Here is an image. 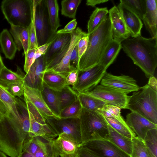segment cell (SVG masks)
Here are the masks:
<instances>
[{
	"instance_id": "36",
	"label": "cell",
	"mask_w": 157,
	"mask_h": 157,
	"mask_svg": "<svg viewBox=\"0 0 157 157\" xmlns=\"http://www.w3.org/2000/svg\"><path fill=\"white\" fill-rule=\"evenodd\" d=\"M82 0H63L61 2L62 15L75 19L77 8Z\"/></svg>"
},
{
	"instance_id": "26",
	"label": "cell",
	"mask_w": 157,
	"mask_h": 157,
	"mask_svg": "<svg viewBox=\"0 0 157 157\" xmlns=\"http://www.w3.org/2000/svg\"><path fill=\"white\" fill-rule=\"evenodd\" d=\"M10 33L13 36L17 50L22 49L25 56L29 50V35L28 28L10 25Z\"/></svg>"
},
{
	"instance_id": "8",
	"label": "cell",
	"mask_w": 157,
	"mask_h": 157,
	"mask_svg": "<svg viewBox=\"0 0 157 157\" xmlns=\"http://www.w3.org/2000/svg\"><path fill=\"white\" fill-rule=\"evenodd\" d=\"M46 122L58 136L61 134L64 133L71 137L78 144L80 145L82 144L79 118H50L46 119Z\"/></svg>"
},
{
	"instance_id": "5",
	"label": "cell",
	"mask_w": 157,
	"mask_h": 157,
	"mask_svg": "<svg viewBox=\"0 0 157 157\" xmlns=\"http://www.w3.org/2000/svg\"><path fill=\"white\" fill-rule=\"evenodd\" d=\"M33 0H4L1 8L10 25L28 28L31 20Z\"/></svg>"
},
{
	"instance_id": "42",
	"label": "cell",
	"mask_w": 157,
	"mask_h": 157,
	"mask_svg": "<svg viewBox=\"0 0 157 157\" xmlns=\"http://www.w3.org/2000/svg\"><path fill=\"white\" fill-rule=\"evenodd\" d=\"M24 82L23 80L10 83L5 87L14 97H21L24 95Z\"/></svg>"
},
{
	"instance_id": "37",
	"label": "cell",
	"mask_w": 157,
	"mask_h": 157,
	"mask_svg": "<svg viewBox=\"0 0 157 157\" xmlns=\"http://www.w3.org/2000/svg\"><path fill=\"white\" fill-rule=\"evenodd\" d=\"M82 109V105L78 98L72 104L61 110L60 118H79Z\"/></svg>"
},
{
	"instance_id": "22",
	"label": "cell",
	"mask_w": 157,
	"mask_h": 157,
	"mask_svg": "<svg viewBox=\"0 0 157 157\" xmlns=\"http://www.w3.org/2000/svg\"><path fill=\"white\" fill-rule=\"evenodd\" d=\"M67 76L52 71H45L43 78V86L56 92L60 91L68 85Z\"/></svg>"
},
{
	"instance_id": "56",
	"label": "cell",
	"mask_w": 157,
	"mask_h": 157,
	"mask_svg": "<svg viewBox=\"0 0 157 157\" xmlns=\"http://www.w3.org/2000/svg\"><path fill=\"white\" fill-rule=\"evenodd\" d=\"M5 66L0 54V72Z\"/></svg>"
},
{
	"instance_id": "30",
	"label": "cell",
	"mask_w": 157,
	"mask_h": 157,
	"mask_svg": "<svg viewBox=\"0 0 157 157\" xmlns=\"http://www.w3.org/2000/svg\"><path fill=\"white\" fill-rule=\"evenodd\" d=\"M78 98L82 108L88 110L99 112L107 104L98 98L83 93H78Z\"/></svg>"
},
{
	"instance_id": "40",
	"label": "cell",
	"mask_w": 157,
	"mask_h": 157,
	"mask_svg": "<svg viewBox=\"0 0 157 157\" xmlns=\"http://www.w3.org/2000/svg\"><path fill=\"white\" fill-rule=\"evenodd\" d=\"M121 109L117 106L106 104L98 112L105 117L113 118L121 122H125L121 115Z\"/></svg>"
},
{
	"instance_id": "52",
	"label": "cell",
	"mask_w": 157,
	"mask_h": 157,
	"mask_svg": "<svg viewBox=\"0 0 157 157\" xmlns=\"http://www.w3.org/2000/svg\"><path fill=\"white\" fill-rule=\"evenodd\" d=\"M108 0H87L86 4L88 6L95 7L96 5L109 1Z\"/></svg>"
},
{
	"instance_id": "20",
	"label": "cell",
	"mask_w": 157,
	"mask_h": 157,
	"mask_svg": "<svg viewBox=\"0 0 157 157\" xmlns=\"http://www.w3.org/2000/svg\"><path fill=\"white\" fill-rule=\"evenodd\" d=\"M0 100L10 114V118L21 124V118L17 106V98L12 95L6 88L0 84Z\"/></svg>"
},
{
	"instance_id": "51",
	"label": "cell",
	"mask_w": 157,
	"mask_h": 157,
	"mask_svg": "<svg viewBox=\"0 0 157 157\" xmlns=\"http://www.w3.org/2000/svg\"><path fill=\"white\" fill-rule=\"evenodd\" d=\"M10 115L7 108L0 100V124L6 118H8Z\"/></svg>"
},
{
	"instance_id": "46",
	"label": "cell",
	"mask_w": 157,
	"mask_h": 157,
	"mask_svg": "<svg viewBox=\"0 0 157 157\" xmlns=\"http://www.w3.org/2000/svg\"><path fill=\"white\" fill-rule=\"evenodd\" d=\"M77 25L76 19H73L69 22L63 29L57 31L56 33L71 34L75 30Z\"/></svg>"
},
{
	"instance_id": "1",
	"label": "cell",
	"mask_w": 157,
	"mask_h": 157,
	"mask_svg": "<svg viewBox=\"0 0 157 157\" xmlns=\"http://www.w3.org/2000/svg\"><path fill=\"white\" fill-rule=\"evenodd\" d=\"M121 48L148 78L154 76L157 66V37L141 36L121 42Z\"/></svg>"
},
{
	"instance_id": "43",
	"label": "cell",
	"mask_w": 157,
	"mask_h": 157,
	"mask_svg": "<svg viewBox=\"0 0 157 157\" xmlns=\"http://www.w3.org/2000/svg\"><path fill=\"white\" fill-rule=\"evenodd\" d=\"M25 101L28 110L32 113L36 120L42 124H46L45 118L34 106L30 102Z\"/></svg>"
},
{
	"instance_id": "14",
	"label": "cell",
	"mask_w": 157,
	"mask_h": 157,
	"mask_svg": "<svg viewBox=\"0 0 157 157\" xmlns=\"http://www.w3.org/2000/svg\"><path fill=\"white\" fill-rule=\"evenodd\" d=\"M109 13L113 39L121 43L130 36V33L117 6L112 7Z\"/></svg>"
},
{
	"instance_id": "15",
	"label": "cell",
	"mask_w": 157,
	"mask_h": 157,
	"mask_svg": "<svg viewBox=\"0 0 157 157\" xmlns=\"http://www.w3.org/2000/svg\"><path fill=\"white\" fill-rule=\"evenodd\" d=\"M53 143L57 157H77L80 145L69 136L61 134Z\"/></svg>"
},
{
	"instance_id": "33",
	"label": "cell",
	"mask_w": 157,
	"mask_h": 157,
	"mask_svg": "<svg viewBox=\"0 0 157 157\" xmlns=\"http://www.w3.org/2000/svg\"><path fill=\"white\" fill-rule=\"evenodd\" d=\"M104 117L107 123L120 134L131 139L136 136L135 133L129 127L126 122H121L113 118Z\"/></svg>"
},
{
	"instance_id": "34",
	"label": "cell",
	"mask_w": 157,
	"mask_h": 157,
	"mask_svg": "<svg viewBox=\"0 0 157 157\" xmlns=\"http://www.w3.org/2000/svg\"><path fill=\"white\" fill-rule=\"evenodd\" d=\"M132 140V150L131 157H155L142 140L136 136Z\"/></svg>"
},
{
	"instance_id": "41",
	"label": "cell",
	"mask_w": 157,
	"mask_h": 157,
	"mask_svg": "<svg viewBox=\"0 0 157 157\" xmlns=\"http://www.w3.org/2000/svg\"><path fill=\"white\" fill-rule=\"evenodd\" d=\"M145 145L157 157V128L149 130L143 140Z\"/></svg>"
},
{
	"instance_id": "47",
	"label": "cell",
	"mask_w": 157,
	"mask_h": 157,
	"mask_svg": "<svg viewBox=\"0 0 157 157\" xmlns=\"http://www.w3.org/2000/svg\"><path fill=\"white\" fill-rule=\"evenodd\" d=\"M79 71L75 69L71 71L66 76V81L68 85L73 86L76 83Z\"/></svg>"
},
{
	"instance_id": "10",
	"label": "cell",
	"mask_w": 157,
	"mask_h": 157,
	"mask_svg": "<svg viewBox=\"0 0 157 157\" xmlns=\"http://www.w3.org/2000/svg\"><path fill=\"white\" fill-rule=\"evenodd\" d=\"M99 157H131L108 140H92L82 144Z\"/></svg>"
},
{
	"instance_id": "35",
	"label": "cell",
	"mask_w": 157,
	"mask_h": 157,
	"mask_svg": "<svg viewBox=\"0 0 157 157\" xmlns=\"http://www.w3.org/2000/svg\"><path fill=\"white\" fill-rule=\"evenodd\" d=\"M13 72L5 66L0 72V84L5 87L10 83L24 80L25 75Z\"/></svg>"
},
{
	"instance_id": "32",
	"label": "cell",
	"mask_w": 157,
	"mask_h": 157,
	"mask_svg": "<svg viewBox=\"0 0 157 157\" xmlns=\"http://www.w3.org/2000/svg\"><path fill=\"white\" fill-rule=\"evenodd\" d=\"M109 13L107 7L96 8L93 12L88 22L87 28L88 35L94 32L105 18Z\"/></svg>"
},
{
	"instance_id": "17",
	"label": "cell",
	"mask_w": 157,
	"mask_h": 157,
	"mask_svg": "<svg viewBox=\"0 0 157 157\" xmlns=\"http://www.w3.org/2000/svg\"><path fill=\"white\" fill-rule=\"evenodd\" d=\"M126 122L137 136L143 140L149 130L157 128V124L134 112H131L127 114Z\"/></svg>"
},
{
	"instance_id": "31",
	"label": "cell",
	"mask_w": 157,
	"mask_h": 157,
	"mask_svg": "<svg viewBox=\"0 0 157 157\" xmlns=\"http://www.w3.org/2000/svg\"><path fill=\"white\" fill-rule=\"evenodd\" d=\"M55 92L59 102L61 110L72 104L78 98V93L69 85L65 86L60 91Z\"/></svg>"
},
{
	"instance_id": "44",
	"label": "cell",
	"mask_w": 157,
	"mask_h": 157,
	"mask_svg": "<svg viewBox=\"0 0 157 157\" xmlns=\"http://www.w3.org/2000/svg\"><path fill=\"white\" fill-rule=\"evenodd\" d=\"M36 50V49L29 50L26 54L25 56L24 69L26 73L28 72L30 67L35 61L34 57Z\"/></svg>"
},
{
	"instance_id": "55",
	"label": "cell",
	"mask_w": 157,
	"mask_h": 157,
	"mask_svg": "<svg viewBox=\"0 0 157 157\" xmlns=\"http://www.w3.org/2000/svg\"><path fill=\"white\" fill-rule=\"evenodd\" d=\"M18 157H36L34 155L26 151H22Z\"/></svg>"
},
{
	"instance_id": "7",
	"label": "cell",
	"mask_w": 157,
	"mask_h": 157,
	"mask_svg": "<svg viewBox=\"0 0 157 157\" xmlns=\"http://www.w3.org/2000/svg\"><path fill=\"white\" fill-rule=\"evenodd\" d=\"M45 0H35V23L38 47L51 41Z\"/></svg>"
},
{
	"instance_id": "18",
	"label": "cell",
	"mask_w": 157,
	"mask_h": 157,
	"mask_svg": "<svg viewBox=\"0 0 157 157\" xmlns=\"http://www.w3.org/2000/svg\"><path fill=\"white\" fill-rule=\"evenodd\" d=\"M117 7L132 38L141 36L143 24L138 16L128 7L120 2Z\"/></svg>"
},
{
	"instance_id": "24",
	"label": "cell",
	"mask_w": 157,
	"mask_h": 157,
	"mask_svg": "<svg viewBox=\"0 0 157 157\" xmlns=\"http://www.w3.org/2000/svg\"><path fill=\"white\" fill-rule=\"evenodd\" d=\"M49 22L51 39L56 34L58 29L61 26L59 16V8L57 0H45Z\"/></svg>"
},
{
	"instance_id": "2",
	"label": "cell",
	"mask_w": 157,
	"mask_h": 157,
	"mask_svg": "<svg viewBox=\"0 0 157 157\" xmlns=\"http://www.w3.org/2000/svg\"><path fill=\"white\" fill-rule=\"evenodd\" d=\"M113 39L111 25L108 15L100 25L89 35L86 50L78 65L80 71L88 70L98 64L106 47Z\"/></svg>"
},
{
	"instance_id": "16",
	"label": "cell",
	"mask_w": 157,
	"mask_h": 157,
	"mask_svg": "<svg viewBox=\"0 0 157 157\" xmlns=\"http://www.w3.org/2000/svg\"><path fill=\"white\" fill-rule=\"evenodd\" d=\"M24 100L31 103L46 119L50 118H59L55 115L46 104L39 89L24 85Z\"/></svg>"
},
{
	"instance_id": "11",
	"label": "cell",
	"mask_w": 157,
	"mask_h": 157,
	"mask_svg": "<svg viewBox=\"0 0 157 157\" xmlns=\"http://www.w3.org/2000/svg\"><path fill=\"white\" fill-rule=\"evenodd\" d=\"M100 84L116 89L127 94L138 91L140 88L136 81L129 76H116L106 72L100 82Z\"/></svg>"
},
{
	"instance_id": "49",
	"label": "cell",
	"mask_w": 157,
	"mask_h": 157,
	"mask_svg": "<svg viewBox=\"0 0 157 157\" xmlns=\"http://www.w3.org/2000/svg\"><path fill=\"white\" fill-rule=\"evenodd\" d=\"M79 61V59L77 44L74 48L71 55L70 60L71 65L76 69H78V67Z\"/></svg>"
},
{
	"instance_id": "38",
	"label": "cell",
	"mask_w": 157,
	"mask_h": 157,
	"mask_svg": "<svg viewBox=\"0 0 157 157\" xmlns=\"http://www.w3.org/2000/svg\"><path fill=\"white\" fill-rule=\"evenodd\" d=\"M146 0H120L142 20L146 11Z\"/></svg>"
},
{
	"instance_id": "27",
	"label": "cell",
	"mask_w": 157,
	"mask_h": 157,
	"mask_svg": "<svg viewBox=\"0 0 157 157\" xmlns=\"http://www.w3.org/2000/svg\"><path fill=\"white\" fill-rule=\"evenodd\" d=\"M107 124L109 131L108 140L112 142L124 151L131 155L132 150V139L120 134L108 123Z\"/></svg>"
},
{
	"instance_id": "13",
	"label": "cell",
	"mask_w": 157,
	"mask_h": 157,
	"mask_svg": "<svg viewBox=\"0 0 157 157\" xmlns=\"http://www.w3.org/2000/svg\"><path fill=\"white\" fill-rule=\"evenodd\" d=\"M46 67L43 55L35 61L25 75L24 84L41 91L43 86V78Z\"/></svg>"
},
{
	"instance_id": "50",
	"label": "cell",
	"mask_w": 157,
	"mask_h": 157,
	"mask_svg": "<svg viewBox=\"0 0 157 157\" xmlns=\"http://www.w3.org/2000/svg\"><path fill=\"white\" fill-rule=\"evenodd\" d=\"M53 39L50 41L39 46L36 49L34 57L35 60L40 57L42 55L45 54L49 46L52 43Z\"/></svg>"
},
{
	"instance_id": "21",
	"label": "cell",
	"mask_w": 157,
	"mask_h": 157,
	"mask_svg": "<svg viewBox=\"0 0 157 157\" xmlns=\"http://www.w3.org/2000/svg\"><path fill=\"white\" fill-rule=\"evenodd\" d=\"M71 39V34L56 33L47 52L44 55L46 66L55 55L70 43Z\"/></svg>"
},
{
	"instance_id": "54",
	"label": "cell",
	"mask_w": 157,
	"mask_h": 157,
	"mask_svg": "<svg viewBox=\"0 0 157 157\" xmlns=\"http://www.w3.org/2000/svg\"><path fill=\"white\" fill-rule=\"evenodd\" d=\"M34 155L36 157H48L45 153L41 149L38 151Z\"/></svg>"
},
{
	"instance_id": "6",
	"label": "cell",
	"mask_w": 157,
	"mask_h": 157,
	"mask_svg": "<svg viewBox=\"0 0 157 157\" xmlns=\"http://www.w3.org/2000/svg\"><path fill=\"white\" fill-rule=\"evenodd\" d=\"M98 98L107 104L127 109L129 96L126 93L113 88L99 85L92 90L83 93Z\"/></svg>"
},
{
	"instance_id": "4",
	"label": "cell",
	"mask_w": 157,
	"mask_h": 157,
	"mask_svg": "<svg viewBox=\"0 0 157 157\" xmlns=\"http://www.w3.org/2000/svg\"><path fill=\"white\" fill-rule=\"evenodd\" d=\"M79 118L82 144L92 140H108L109 131L107 123L104 117L99 112L87 110L82 108Z\"/></svg>"
},
{
	"instance_id": "57",
	"label": "cell",
	"mask_w": 157,
	"mask_h": 157,
	"mask_svg": "<svg viewBox=\"0 0 157 157\" xmlns=\"http://www.w3.org/2000/svg\"><path fill=\"white\" fill-rule=\"evenodd\" d=\"M0 157H7L5 153L0 150Z\"/></svg>"
},
{
	"instance_id": "19",
	"label": "cell",
	"mask_w": 157,
	"mask_h": 157,
	"mask_svg": "<svg viewBox=\"0 0 157 157\" xmlns=\"http://www.w3.org/2000/svg\"><path fill=\"white\" fill-rule=\"evenodd\" d=\"M145 1L146 11L142 20L151 37H157V0Z\"/></svg>"
},
{
	"instance_id": "3",
	"label": "cell",
	"mask_w": 157,
	"mask_h": 157,
	"mask_svg": "<svg viewBox=\"0 0 157 157\" xmlns=\"http://www.w3.org/2000/svg\"><path fill=\"white\" fill-rule=\"evenodd\" d=\"M127 109L157 124V91L148 84L129 96Z\"/></svg>"
},
{
	"instance_id": "39",
	"label": "cell",
	"mask_w": 157,
	"mask_h": 157,
	"mask_svg": "<svg viewBox=\"0 0 157 157\" xmlns=\"http://www.w3.org/2000/svg\"><path fill=\"white\" fill-rule=\"evenodd\" d=\"M35 0H33L31 20L28 27L29 35V50L32 49H36L38 47L35 23Z\"/></svg>"
},
{
	"instance_id": "23",
	"label": "cell",
	"mask_w": 157,
	"mask_h": 157,
	"mask_svg": "<svg viewBox=\"0 0 157 157\" xmlns=\"http://www.w3.org/2000/svg\"><path fill=\"white\" fill-rule=\"evenodd\" d=\"M121 49V43L113 39L108 43L100 59L99 64L106 70L114 62Z\"/></svg>"
},
{
	"instance_id": "9",
	"label": "cell",
	"mask_w": 157,
	"mask_h": 157,
	"mask_svg": "<svg viewBox=\"0 0 157 157\" xmlns=\"http://www.w3.org/2000/svg\"><path fill=\"white\" fill-rule=\"evenodd\" d=\"M106 72L99 64L88 70L79 71L77 81L72 88L78 93L90 91L100 82Z\"/></svg>"
},
{
	"instance_id": "25",
	"label": "cell",
	"mask_w": 157,
	"mask_h": 157,
	"mask_svg": "<svg viewBox=\"0 0 157 157\" xmlns=\"http://www.w3.org/2000/svg\"><path fill=\"white\" fill-rule=\"evenodd\" d=\"M30 122L29 136H44L55 139L58 136L51 127L47 123L42 124L37 121L32 113L28 110Z\"/></svg>"
},
{
	"instance_id": "28",
	"label": "cell",
	"mask_w": 157,
	"mask_h": 157,
	"mask_svg": "<svg viewBox=\"0 0 157 157\" xmlns=\"http://www.w3.org/2000/svg\"><path fill=\"white\" fill-rule=\"evenodd\" d=\"M0 45L6 57L13 59L17 48L11 35L6 29H4L0 34Z\"/></svg>"
},
{
	"instance_id": "29",
	"label": "cell",
	"mask_w": 157,
	"mask_h": 157,
	"mask_svg": "<svg viewBox=\"0 0 157 157\" xmlns=\"http://www.w3.org/2000/svg\"><path fill=\"white\" fill-rule=\"evenodd\" d=\"M41 92L44 101L49 109L55 115L60 118L61 109L55 91L43 86Z\"/></svg>"
},
{
	"instance_id": "48",
	"label": "cell",
	"mask_w": 157,
	"mask_h": 157,
	"mask_svg": "<svg viewBox=\"0 0 157 157\" xmlns=\"http://www.w3.org/2000/svg\"><path fill=\"white\" fill-rule=\"evenodd\" d=\"M77 157H99L83 145H80Z\"/></svg>"
},
{
	"instance_id": "53",
	"label": "cell",
	"mask_w": 157,
	"mask_h": 157,
	"mask_svg": "<svg viewBox=\"0 0 157 157\" xmlns=\"http://www.w3.org/2000/svg\"><path fill=\"white\" fill-rule=\"evenodd\" d=\"M148 85L155 91H157V82L156 78L153 76L149 78Z\"/></svg>"
},
{
	"instance_id": "45",
	"label": "cell",
	"mask_w": 157,
	"mask_h": 157,
	"mask_svg": "<svg viewBox=\"0 0 157 157\" xmlns=\"http://www.w3.org/2000/svg\"><path fill=\"white\" fill-rule=\"evenodd\" d=\"M89 35H88L81 38L77 44L79 61L86 50Z\"/></svg>"
},
{
	"instance_id": "12",
	"label": "cell",
	"mask_w": 157,
	"mask_h": 157,
	"mask_svg": "<svg viewBox=\"0 0 157 157\" xmlns=\"http://www.w3.org/2000/svg\"><path fill=\"white\" fill-rule=\"evenodd\" d=\"M71 35V41L68 49L61 61L54 68L46 71H52L67 76L71 71L76 69L70 64L72 51L80 39L88 35L81 28L78 27Z\"/></svg>"
}]
</instances>
